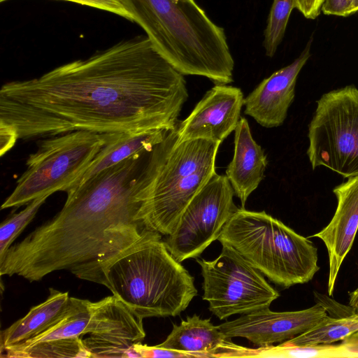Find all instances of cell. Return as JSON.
<instances>
[{
	"label": "cell",
	"mask_w": 358,
	"mask_h": 358,
	"mask_svg": "<svg viewBox=\"0 0 358 358\" xmlns=\"http://www.w3.org/2000/svg\"><path fill=\"white\" fill-rule=\"evenodd\" d=\"M186 82L146 36L121 41L0 90V127L17 139L75 131L173 130L188 99Z\"/></svg>",
	"instance_id": "cell-1"
},
{
	"label": "cell",
	"mask_w": 358,
	"mask_h": 358,
	"mask_svg": "<svg viewBox=\"0 0 358 358\" xmlns=\"http://www.w3.org/2000/svg\"><path fill=\"white\" fill-rule=\"evenodd\" d=\"M147 183V160L137 153L66 192L56 216L0 259L1 275L38 281L127 248L146 229L140 211Z\"/></svg>",
	"instance_id": "cell-2"
},
{
	"label": "cell",
	"mask_w": 358,
	"mask_h": 358,
	"mask_svg": "<svg viewBox=\"0 0 358 358\" xmlns=\"http://www.w3.org/2000/svg\"><path fill=\"white\" fill-rule=\"evenodd\" d=\"M70 271L106 286L143 319L179 315L197 294L194 278L171 254L162 234L147 229L120 252Z\"/></svg>",
	"instance_id": "cell-3"
},
{
	"label": "cell",
	"mask_w": 358,
	"mask_h": 358,
	"mask_svg": "<svg viewBox=\"0 0 358 358\" xmlns=\"http://www.w3.org/2000/svg\"><path fill=\"white\" fill-rule=\"evenodd\" d=\"M158 52L181 74L233 82L234 61L223 28L194 0H122Z\"/></svg>",
	"instance_id": "cell-4"
},
{
	"label": "cell",
	"mask_w": 358,
	"mask_h": 358,
	"mask_svg": "<svg viewBox=\"0 0 358 358\" xmlns=\"http://www.w3.org/2000/svg\"><path fill=\"white\" fill-rule=\"evenodd\" d=\"M176 129L169 131L159 144L140 211L147 229L165 236L174 231L189 201L217 173L215 160L222 143L204 139L177 143Z\"/></svg>",
	"instance_id": "cell-5"
},
{
	"label": "cell",
	"mask_w": 358,
	"mask_h": 358,
	"mask_svg": "<svg viewBox=\"0 0 358 358\" xmlns=\"http://www.w3.org/2000/svg\"><path fill=\"white\" fill-rule=\"evenodd\" d=\"M218 241L284 288L309 282L320 269L313 243L265 211L238 208Z\"/></svg>",
	"instance_id": "cell-6"
},
{
	"label": "cell",
	"mask_w": 358,
	"mask_h": 358,
	"mask_svg": "<svg viewBox=\"0 0 358 358\" xmlns=\"http://www.w3.org/2000/svg\"><path fill=\"white\" fill-rule=\"evenodd\" d=\"M117 134L75 131L41 141L36 151L27 158L24 172L1 209L66 192Z\"/></svg>",
	"instance_id": "cell-7"
},
{
	"label": "cell",
	"mask_w": 358,
	"mask_h": 358,
	"mask_svg": "<svg viewBox=\"0 0 358 358\" xmlns=\"http://www.w3.org/2000/svg\"><path fill=\"white\" fill-rule=\"evenodd\" d=\"M307 155L312 169L324 166L343 178L358 176V88L323 94L308 125Z\"/></svg>",
	"instance_id": "cell-8"
},
{
	"label": "cell",
	"mask_w": 358,
	"mask_h": 358,
	"mask_svg": "<svg viewBox=\"0 0 358 358\" xmlns=\"http://www.w3.org/2000/svg\"><path fill=\"white\" fill-rule=\"evenodd\" d=\"M196 261L203 278V299L220 320L269 308L280 296L259 270L228 246L222 245L214 260Z\"/></svg>",
	"instance_id": "cell-9"
},
{
	"label": "cell",
	"mask_w": 358,
	"mask_h": 358,
	"mask_svg": "<svg viewBox=\"0 0 358 358\" xmlns=\"http://www.w3.org/2000/svg\"><path fill=\"white\" fill-rule=\"evenodd\" d=\"M234 194L226 175L217 173L195 194L165 241L177 261L196 258L218 240L224 225L238 209Z\"/></svg>",
	"instance_id": "cell-10"
},
{
	"label": "cell",
	"mask_w": 358,
	"mask_h": 358,
	"mask_svg": "<svg viewBox=\"0 0 358 358\" xmlns=\"http://www.w3.org/2000/svg\"><path fill=\"white\" fill-rule=\"evenodd\" d=\"M326 307L317 303L301 310L274 312L259 309L218 325L226 338L241 337L258 347L282 343L303 334L327 317Z\"/></svg>",
	"instance_id": "cell-11"
},
{
	"label": "cell",
	"mask_w": 358,
	"mask_h": 358,
	"mask_svg": "<svg viewBox=\"0 0 358 358\" xmlns=\"http://www.w3.org/2000/svg\"><path fill=\"white\" fill-rule=\"evenodd\" d=\"M245 98L241 90L215 84L176 129V141L204 139L222 143L234 131Z\"/></svg>",
	"instance_id": "cell-12"
},
{
	"label": "cell",
	"mask_w": 358,
	"mask_h": 358,
	"mask_svg": "<svg viewBox=\"0 0 358 358\" xmlns=\"http://www.w3.org/2000/svg\"><path fill=\"white\" fill-rule=\"evenodd\" d=\"M98 303L99 332L83 339L90 357H139L134 346L145 337L143 319L114 295Z\"/></svg>",
	"instance_id": "cell-13"
},
{
	"label": "cell",
	"mask_w": 358,
	"mask_h": 358,
	"mask_svg": "<svg viewBox=\"0 0 358 358\" xmlns=\"http://www.w3.org/2000/svg\"><path fill=\"white\" fill-rule=\"evenodd\" d=\"M310 38L300 55L264 79L244 100L245 115L266 128L282 125L295 96L298 76L311 56Z\"/></svg>",
	"instance_id": "cell-14"
},
{
	"label": "cell",
	"mask_w": 358,
	"mask_h": 358,
	"mask_svg": "<svg viewBox=\"0 0 358 358\" xmlns=\"http://www.w3.org/2000/svg\"><path fill=\"white\" fill-rule=\"evenodd\" d=\"M333 192L337 199L335 213L327 227L310 236L325 244L329 257L327 291L334 294L341 264L350 252L358 230V176L336 186Z\"/></svg>",
	"instance_id": "cell-15"
},
{
	"label": "cell",
	"mask_w": 358,
	"mask_h": 358,
	"mask_svg": "<svg viewBox=\"0 0 358 358\" xmlns=\"http://www.w3.org/2000/svg\"><path fill=\"white\" fill-rule=\"evenodd\" d=\"M234 131V157L226 176L244 208L249 196L264 178L268 162L264 150L253 139L246 118L241 117Z\"/></svg>",
	"instance_id": "cell-16"
},
{
	"label": "cell",
	"mask_w": 358,
	"mask_h": 358,
	"mask_svg": "<svg viewBox=\"0 0 358 358\" xmlns=\"http://www.w3.org/2000/svg\"><path fill=\"white\" fill-rule=\"evenodd\" d=\"M231 339L225 338L218 326L210 319L196 314L173 324L171 334L157 347L199 357H224Z\"/></svg>",
	"instance_id": "cell-17"
},
{
	"label": "cell",
	"mask_w": 358,
	"mask_h": 358,
	"mask_svg": "<svg viewBox=\"0 0 358 358\" xmlns=\"http://www.w3.org/2000/svg\"><path fill=\"white\" fill-rule=\"evenodd\" d=\"M70 308L69 293L50 288V294L45 301L32 307L24 317L1 331L0 352L47 330L64 318Z\"/></svg>",
	"instance_id": "cell-18"
},
{
	"label": "cell",
	"mask_w": 358,
	"mask_h": 358,
	"mask_svg": "<svg viewBox=\"0 0 358 358\" xmlns=\"http://www.w3.org/2000/svg\"><path fill=\"white\" fill-rule=\"evenodd\" d=\"M170 130L157 129L137 133H118L99 152L83 174L66 190L73 189L103 170L145 150H152Z\"/></svg>",
	"instance_id": "cell-19"
},
{
	"label": "cell",
	"mask_w": 358,
	"mask_h": 358,
	"mask_svg": "<svg viewBox=\"0 0 358 358\" xmlns=\"http://www.w3.org/2000/svg\"><path fill=\"white\" fill-rule=\"evenodd\" d=\"M1 357L9 358L90 357L80 337L41 341L31 345H15Z\"/></svg>",
	"instance_id": "cell-20"
},
{
	"label": "cell",
	"mask_w": 358,
	"mask_h": 358,
	"mask_svg": "<svg viewBox=\"0 0 358 358\" xmlns=\"http://www.w3.org/2000/svg\"><path fill=\"white\" fill-rule=\"evenodd\" d=\"M358 331V317L350 315L325 319L294 338L285 342L295 345L331 344L343 341Z\"/></svg>",
	"instance_id": "cell-21"
},
{
	"label": "cell",
	"mask_w": 358,
	"mask_h": 358,
	"mask_svg": "<svg viewBox=\"0 0 358 358\" xmlns=\"http://www.w3.org/2000/svg\"><path fill=\"white\" fill-rule=\"evenodd\" d=\"M240 357L299 358L350 357L342 343L337 345H332L331 344L295 345L286 342H283L275 346L259 347L257 349H249L243 347Z\"/></svg>",
	"instance_id": "cell-22"
},
{
	"label": "cell",
	"mask_w": 358,
	"mask_h": 358,
	"mask_svg": "<svg viewBox=\"0 0 358 358\" xmlns=\"http://www.w3.org/2000/svg\"><path fill=\"white\" fill-rule=\"evenodd\" d=\"M296 2L297 0H273L264 31L263 45L267 57H273L275 54Z\"/></svg>",
	"instance_id": "cell-23"
},
{
	"label": "cell",
	"mask_w": 358,
	"mask_h": 358,
	"mask_svg": "<svg viewBox=\"0 0 358 358\" xmlns=\"http://www.w3.org/2000/svg\"><path fill=\"white\" fill-rule=\"evenodd\" d=\"M48 196H44L31 201L27 203L25 208L13 215L1 224L0 259L4 256L15 239L34 219Z\"/></svg>",
	"instance_id": "cell-24"
},
{
	"label": "cell",
	"mask_w": 358,
	"mask_h": 358,
	"mask_svg": "<svg viewBox=\"0 0 358 358\" xmlns=\"http://www.w3.org/2000/svg\"><path fill=\"white\" fill-rule=\"evenodd\" d=\"M1 2L7 0H0ZM108 11L133 22V17L122 0H62Z\"/></svg>",
	"instance_id": "cell-25"
},
{
	"label": "cell",
	"mask_w": 358,
	"mask_h": 358,
	"mask_svg": "<svg viewBox=\"0 0 358 358\" xmlns=\"http://www.w3.org/2000/svg\"><path fill=\"white\" fill-rule=\"evenodd\" d=\"M355 0H324L321 11L327 15L348 17L352 15Z\"/></svg>",
	"instance_id": "cell-26"
},
{
	"label": "cell",
	"mask_w": 358,
	"mask_h": 358,
	"mask_svg": "<svg viewBox=\"0 0 358 358\" xmlns=\"http://www.w3.org/2000/svg\"><path fill=\"white\" fill-rule=\"evenodd\" d=\"M134 348L139 357H189L185 353L162 348L155 346L143 345L141 343L134 345Z\"/></svg>",
	"instance_id": "cell-27"
},
{
	"label": "cell",
	"mask_w": 358,
	"mask_h": 358,
	"mask_svg": "<svg viewBox=\"0 0 358 358\" xmlns=\"http://www.w3.org/2000/svg\"><path fill=\"white\" fill-rule=\"evenodd\" d=\"M324 0H297L296 8L307 19L315 20L321 13Z\"/></svg>",
	"instance_id": "cell-28"
},
{
	"label": "cell",
	"mask_w": 358,
	"mask_h": 358,
	"mask_svg": "<svg viewBox=\"0 0 358 358\" xmlns=\"http://www.w3.org/2000/svg\"><path fill=\"white\" fill-rule=\"evenodd\" d=\"M1 156L8 152L16 143L17 136L10 130L0 127Z\"/></svg>",
	"instance_id": "cell-29"
},
{
	"label": "cell",
	"mask_w": 358,
	"mask_h": 358,
	"mask_svg": "<svg viewBox=\"0 0 358 358\" xmlns=\"http://www.w3.org/2000/svg\"><path fill=\"white\" fill-rule=\"evenodd\" d=\"M342 344L349 353L350 357H358V341L343 342Z\"/></svg>",
	"instance_id": "cell-30"
},
{
	"label": "cell",
	"mask_w": 358,
	"mask_h": 358,
	"mask_svg": "<svg viewBox=\"0 0 358 358\" xmlns=\"http://www.w3.org/2000/svg\"><path fill=\"white\" fill-rule=\"evenodd\" d=\"M349 305L353 308H358V287L350 293Z\"/></svg>",
	"instance_id": "cell-31"
},
{
	"label": "cell",
	"mask_w": 358,
	"mask_h": 358,
	"mask_svg": "<svg viewBox=\"0 0 358 358\" xmlns=\"http://www.w3.org/2000/svg\"><path fill=\"white\" fill-rule=\"evenodd\" d=\"M355 341H358V331L343 341V342L345 343Z\"/></svg>",
	"instance_id": "cell-32"
},
{
	"label": "cell",
	"mask_w": 358,
	"mask_h": 358,
	"mask_svg": "<svg viewBox=\"0 0 358 358\" xmlns=\"http://www.w3.org/2000/svg\"><path fill=\"white\" fill-rule=\"evenodd\" d=\"M358 12V0H355L353 8H352V14H355Z\"/></svg>",
	"instance_id": "cell-33"
},
{
	"label": "cell",
	"mask_w": 358,
	"mask_h": 358,
	"mask_svg": "<svg viewBox=\"0 0 358 358\" xmlns=\"http://www.w3.org/2000/svg\"><path fill=\"white\" fill-rule=\"evenodd\" d=\"M352 313L358 317V308H353Z\"/></svg>",
	"instance_id": "cell-34"
}]
</instances>
